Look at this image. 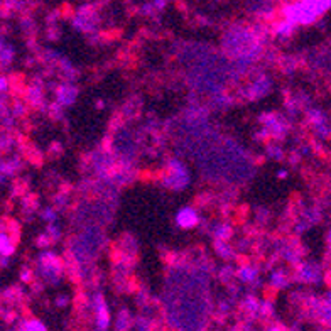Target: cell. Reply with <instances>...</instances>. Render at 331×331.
<instances>
[{"label": "cell", "mask_w": 331, "mask_h": 331, "mask_svg": "<svg viewBox=\"0 0 331 331\" xmlns=\"http://www.w3.org/2000/svg\"><path fill=\"white\" fill-rule=\"evenodd\" d=\"M177 223H179L181 226H184V228H190V226H193L194 223H196V213L190 208L183 209V211L177 215Z\"/></svg>", "instance_id": "6da1fadb"}, {"label": "cell", "mask_w": 331, "mask_h": 331, "mask_svg": "<svg viewBox=\"0 0 331 331\" xmlns=\"http://www.w3.org/2000/svg\"><path fill=\"white\" fill-rule=\"evenodd\" d=\"M12 252H14V247L12 244H10L9 237H7L5 233H0V254L10 255Z\"/></svg>", "instance_id": "7a4b0ae2"}, {"label": "cell", "mask_w": 331, "mask_h": 331, "mask_svg": "<svg viewBox=\"0 0 331 331\" xmlns=\"http://www.w3.org/2000/svg\"><path fill=\"white\" fill-rule=\"evenodd\" d=\"M24 331H48L44 328V325H41L39 321H29L24 326Z\"/></svg>", "instance_id": "3957f363"}, {"label": "cell", "mask_w": 331, "mask_h": 331, "mask_svg": "<svg viewBox=\"0 0 331 331\" xmlns=\"http://www.w3.org/2000/svg\"><path fill=\"white\" fill-rule=\"evenodd\" d=\"M5 87H7V81L3 80V78H0V91L5 90Z\"/></svg>", "instance_id": "277c9868"}]
</instances>
